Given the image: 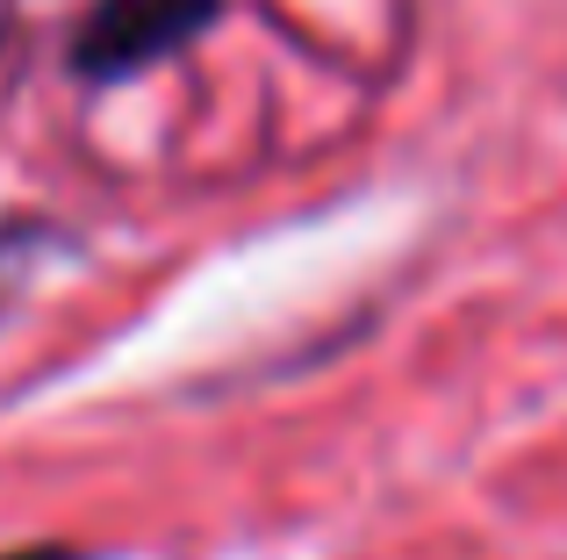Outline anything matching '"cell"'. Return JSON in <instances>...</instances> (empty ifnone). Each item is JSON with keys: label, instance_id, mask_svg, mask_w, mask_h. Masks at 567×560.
Wrapping results in <instances>:
<instances>
[{"label": "cell", "instance_id": "cell-1", "mask_svg": "<svg viewBox=\"0 0 567 560\" xmlns=\"http://www.w3.org/2000/svg\"><path fill=\"white\" fill-rule=\"evenodd\" d=\"M216 8L223 0H94V14L72 37V72H86V80L144 72L152 58H166L187 37H202L216 22Z\"/></svg>", "mask_w": 567, "mask_h": 560}, {"label": "cell", "instance_id": "cell-2", "mask_svg": "<svg viewBox=\"0 0 567 560\" xmlns=\"http://www.w3.org/2000/svg\"><path fill=\"white\" fill-rule=\"evenodd\" d=\"M0 560H86V553H72V547H22V553H0Z\"/></svg>", "mask_w": 567, "mask_h": 560}]
</instances>
